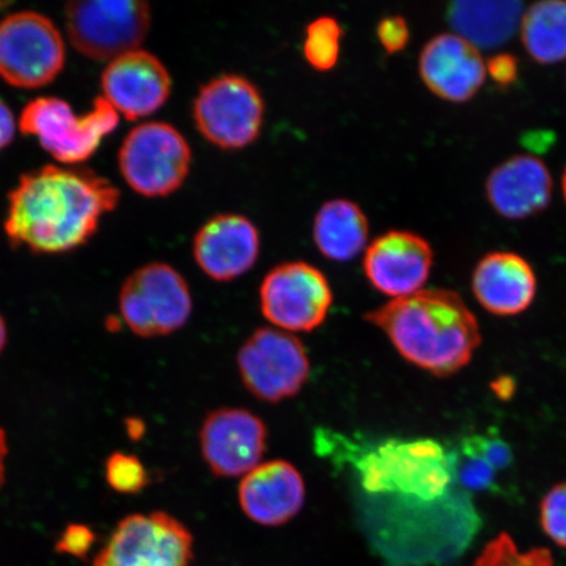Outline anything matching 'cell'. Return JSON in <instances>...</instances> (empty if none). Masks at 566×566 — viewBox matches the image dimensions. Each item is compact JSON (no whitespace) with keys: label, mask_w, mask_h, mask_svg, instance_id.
Listing matches in <instances>:
<instances>
[{"label":"cell","mask_w":566,"mask_h":566,"mask_svg":"<svg viewBox=\"0 0 566 566\" xmlns=\"http://www.w3.org/2000/svg\"><path fill=\"white\" fill-rule=\"evenodd\" d=\"M552 188L549 169L541 159L516 155L488 176L485 193L501 217L521 221L548 208Z\"/></svg>","instance_id":"obj_19"},{"label":"cell","mask_w":566,"mask_h":566,"mask_svg":"<svg viewBox=\"0 0 566 566\" xmlns=\"http://www.w3.org/2000/svg\"><path fill=\"white\" fill-rule=\"evenodd\" d=\"M518 60L509 53H500L486 62V75L501 87L511 86L518 77Z\"/></svg>","instance_id":"obj_31"},{"label":"cell","mask_w":566,"mask_h":566,"mask_svg":"<svg viewBox=\"0 0 566 566\" xmlns=\"http://www.w3.org/2000/svg\"><path fill=\"white\" fill-rule=\"evenodd\" d=\"M562 188H563L564 200L566 202V168L563 174Z\"/></svg>","instance_id":"obj_35"},{"label":"cell","mask_w":566,"mask_h":566,"mask_svg":"<svg viewBox=\"0 0 566 566\" xmlns=\"http://www.w3.org/2000/svg\"><path fill=\"white\" fill-rule=\"evenodd\" d=\"M521 39L526 52L541 65L566 60V2L543 0L523 13Z\"/></svg>","instance_id":"obj_23"},{"label":"cell","mask_w":566,"mask_h":566,"mask_svg":"<svg viewBox=\"0 0 566 566\" xmlns=\"http://www.w3.org/2000/svg\"><path fill=\"white\" fill-rule=\"evenodd\" d=\"M238 367L248 391L260 401L275 405L301 392L311 366L300 338L261 328L240 348Z\"/></svg>","instance_id":"obj_10"},{"label":"cell","mask_w":566,"mask_h":566,"mask_svg":"<svg viewBox=\"0 0 566 566\" xmlns=\"http://www.w3.org/2000/svg\"><path fill=\"white\" fill-rule=\"evenodd\" d=\"M455 459V478L473 491L493 490L500 473L513 463L512 450L494 436H472L463 441Z\"/></svg>","instance_id":"obj_24"},{"label":"cell","mask_w":566,"mask_h":566,"mask_svg":"<svg viewBox=\"0 0 566 566\" xmlns=\"http://www.w3.org/2000/svg\"><path fill=\"white\" fill-rule=\"evenodd\" d=\"M193 536L163 512L133 514L118 523L94 566H189Z\"/></svg>","instance_id":"obj_11"},{"label":"cell","mask_w":566,"mask_h":566,"mask_svg":"<svg viewBox=\"0 0 566 566\" xmlns=\"http://www.w3.org/2000/svg\"><path fill=\"white\" fill-rule=\"evenodd\" d=\"M122 193L83 166L49 165L20 177L9 195L4 232L10 243L33 253L62 254L95 237Z\"/></svg>","instance_id":"obj_1"},{"label":"cell","mask_w":566,"mask_h":566,"mask_svg":"<svg viewBox=\"0 0 566 566\" xmlns=\"http://www.w3.org/2000/svg\"><path fill=\"white\" fill-rule=\"evenodd\" d=\"M525 6L521 2H478L459 0L448 10L452 31L476 49L506 44L520 31Z\"/></svg>","instance_id":"obj_22"},{"label":"cell","mask_w":566,"mask_h":566,"mask_svg":"<svg viewBox=\"0 0 566 566\" xmlns=\"http://www.w3.org/2000/svg\"><path fill=\"white\" fill-rule=\"evenodd\" d=\"M19 123L9 104L0 98V151L9 147L15 139Z\"/></svg>","instance_id":"obj_32"},{"label":"cell","mask_w":566,"mask_h":566,"mask_svg":"<svg viewBox=\"0 0 566 566\" xmlns=\"http://www.w3.org/2000/svg\"><path fill=\"white\" fill-rule=\"evenodd\" d=\"M534 269L520 254L493 252L480 260L472 290L488 313L514 316L533 304L536 295Z\"/></svg>","instance_id":"obj_20"},{"label":"cell","mask_w":566,"mask_h":566,"mask_svg":"<svg viewBox=\"0 0 566 566\" xmlns=\"http://www.w3.org/2000/svg\"><path fill=\"white\" fill-rule=\"evenodd\" d=\"M9 454V444H7L6 431L0 428V490L6 481V458Z\"/></svg>","instance_id":"obj_33"},{"label":"cell","mask_w":566,"mask_h":566,"mask_svg":"<svg viewBox=\"0 0 566 566\" xmlns=\"http://www.w3.org/2000/svg\"><path fill=\"white\" fill-rule=\"evenodd\" d=\"M365 317L385 332L402 358L436 377L462 370L481 343L475 315L450 290L423 289Z\"/></svg>","instance_id":"obj_2"},{"label":"cell","mask_w":566,"mask_h":566,"mask_svg":"<svg viewBox=\"0 0 566 566\" xmlns=\"http://www.w3.org/2000/svg\"><path fill=\"white\" fill-rule=\"evenodd\" d=\"M105 480L113 491L122 494H137L148 484L140 460L124 452H115L106 460Z\"/></svg>","instance_id":"obj_27"},{"label":"cell","mask_w":566,"mask_h":566,"mask_svg":"<svg viewBox=\"0 0 566 566\" xmlns=\"http://www.w3.org/2000/svg\"><path fill=\"white\" fill-rule=\"evenodd\" d=\"M260 247V233L251 219L226 212L210 218L197 231L193 256L208 277L230 282L256 265Z\"/></svg>","instance_id":"obj_17"},{"label":"cell","mask_w":566,"mask_h":566,"mask_svg":"<svg viewBox=\"0 0 566 566\" xmlns=\"http://www.w3.org/2000/svg\"><path fill=\"white\" fill-rule=\"evenodd\" d=\"M541 525L552 542L566 548V483L556 485L542 501Z\"/></svg>","instance_id":"obj_28"},{"label":"cell","mask_w":566,"mask_h":566,"mask_svg":"<svg viewBox=\"0 0 566 566\" xmlns=\"http://www.w3.org/2000/svg\"><path fill=\"white\" fill-rule=\"evenodd\" d=\"M343 28L335 18H317L307 27L303 40L304 60L318 73L334 70L342 55Z\"/></svg>","instance_id":"obj_25"},{"label":"cell","mask_w":566,"mask_h":566,"mask_svg":"<svg viewBox=\"0 0 566 566\" xmlns=\"http://www.w3.org/2000/svg\"><path fill=\"white\" fill-rule=\"evenodd\" d=\"M434 253L427 239L394 230L374 239L364 253V272L370 285L392 300L423 290L433 268Z\"/></svg>","instance_id":"obj_15"},{"label":"cell","mask_w":566,"mask_h":566,"mask_svg":"<svg viewBox=\"0 0 566 566\" xmlns=\"http://www.w3.org/2000/svg\"><path fill=\"white\" fill-rule=\"evenodd\" d=\"M7 338H9V332H7L4 317L0 314V354H2L6 348Z\"/></svg>","instance_id":"obj_34"},{"label":"cell","mask_w":566,"mask_h":566,"mask_svg":"<svg viewBox=\"0 0 566 566\" xmlns=\"http://www.w3.org/2000/svg\"><path fill=\"white\" fill-rule=\"evenodd\" d=\"M118 124V113L102 96L83 115H77L63 98L35 97L24 106L19 118V129L24 136L38 139L61 166L73 167L94 157Z\"/></svg>","instance_id":"obj_4"},{"label":"cell","mask_w":566,"mask_h":566,"mask_svg":"<svg viewBox=\"0 0 566 566\" xmlns=\"http://www.w3.org/2000/svg\"><path fill=\"white\" fill-rule=\"evenodd\" d=\"M65 63V40L53 20L40 12L19 11L0 21V77L9 86L45 87Z\"/></svg>","instance_id":"obj_8"},{"label":"cell","mask_w":566,"mask_h":566,"mask_svg":"<svg viewBox=\"0 0 566 566\" xmlns=\"http://www.w3.org/2000/svg\"><path fill=\"white\" fill-rule=\"evenodd\" d=\"M192 148L168 123H142L127 133L118 151V167L133 192L147 198L171 196L187 181Z\"/></svg>","instance_id":"obj_5"},{"label":"cell","mask_w":566,"mask_h":566,"mask_svg":"<svg viewBox=\"0 0 566 566\" xmlns=\"http://www.w3.org/2000/svg\"><path fill=\"white\" fill-rule=\"evenodd\" d=\"M370 224L359 205L346 198L324 202L314 219V243L325 259L348 263L369 245Z\"/></svg>","instance_id":"obj_21"},{"label":"cell","mask_w":566,"mask_h":566,"mask_svg":"<svg viewBox=\"0 0 566 566\" xmlns=\"http://www.w3.org/2000/svg\"><path fill=\"white\" fill-rule=\"evenodd\" d=\"M95 534L84 525H70L63 531L59 542L55 544V551L59 554L83 557L86 556L94 546Z\"/></svg>","instance_id":"obj_30"},{"label":"cell","mask_w":566,"mask_h":566,"mask_svg":"<svg viewBox=\"0 0 566 566\" xmlns=\"http://www.w3.org/2000/svg\"><path fill=\"white\" fill-rule=\"evenodd\" d=\"M150 4L144 0H91L65 7L71 45L90 60L111 62L138 51L150 32Z\"/></svg>","instance_id":"obj_7"},{"label":"cell","mask_w":566,"mask_h":566,"mask_svg":"<svg viewBox=\"0 0 566 566\" xmlns=\"http://www.w3.org/2000/svg\"><path fill=\"white\" fill-rule=\"evenodd\" d=\"M101 86L102 97L119 117L139 122L166 105L172 77L157 55L138 49L108 62Z\"/></svg>","instance_id":"obj_13"},{"label":"cell","mask_w":566,"mask_h":566,"mask_svg":"<svg viewBox=\"0 0 566 566\" xmlns=\"http://www.w3.org/2000/svg\"><path fill=\"white\" fill-rule=\"evenodd\" d=\"M119 314L134 335L145 338L174 334L192 315L188 282L166 263L142 265L119 292Z\"/></svg>","instance_id":"obj_9"},{"label":"cell","mask_w":566,"mask_h":566,"mask_svg":"<svg viewBox=\"0 0 566 566\" xmlns=\"http://www.w3.org/2000/svg\"><path fill=\"white\" fill-rule=\"evenodd\" d=\"M192 113L196 129L209 144L237 151L259 139L265 102L256 84L245 76L223 74L198 91Z\"/></svg>","instance_id":"obj_6"},{"label":"cell","mask_w":566,"mask_h":566,"mask_svg":"<svg viewBox=\"0 0 566 566\" xmlns=\"http://www.w3.org/2000/svg\"><path fill=\"white\" fill-rule=\"evenodd\" d=\"M377 38L388 54L405 51L410 40L408 21L399 15L381 19L377 27Z\"/></svg>","instance_id":"obj_29"},{"label":"cell","mask_w":566,"mask_h":566,"mask_svg":"<svg viewBox=\"0 0 566 566\" xmlns=\"http://www.w3.org/2000/svg\"><path fill=\"white\" fill-rule=\"evenodd\" d=\"M303 478L293 464L273 460L259 464L239 485V502L248 518L261 526H282L302 511Z\"/></svg>","instance_id":"obj_18"},{"label":"cell","mask_w":566,"mask_h":566,"mask_svg":"<svg viewBox=\"0 0 566 566\" xmlns=\"http://www.w3.org/2000/svg\"><path fill=\"white\" fill-rule=\"evenodd\" d=\"M268 429L247 409H217L205 419L200 442L205 462L218 478L245 476L264 457Z\"/></svg>","instance_id":"obj_14"},{"label":"cell","mask_w":566,"mask_h":566,"mask_svg":"<svg viewBox=\"0 0 566 566\" xmlns=\"http://www.w3.org/2000/svg\"><path fill=\"white\" fill-rule=\"evenodd\" d=\"M334 293L321 269L290 261L272 269L260 286V304L268 322L289 332H311L325 322Z\"/></svg>","instance_id":"obj_12"},{"label":"cell","mask_w":566,"mask_h":566,"mask_svg":"<svg viewBox=\"0 0 566 566\" xmlns=\"http://www.w3.org/2000/svg\"><path fill=\"white\" fill-rule=\"evenodd\" d=\"M475 566H554V557L544 548L521 552L511 536L501 534L481 552Z\"/></svg>","instance_id":"obj_26"},{"label":"cell","mask_w":566,"mask_h":566,"mask_svg":"<svg viewBox=\"0 0 566 566\" xmlns=\"http://www.w3.org/2000/svg\"><path fill=\"white\" fill-rule=\"evenodd\" d=\"M367 491L396 493L430 504L450 493L455 481L454 454L431 440L389 441L360 467Z\"/></svg>","instance_id":"obj_3"},{"label":"cell","mask_w":566,"mask_h":566,"mask_svg":"<svg viewBox=\"0 0 566 566\" xmlns=\"http://www.w3.org/2000/svg\"><path fill=\"white\" fill-rule=\"evenodd\" d=\"M419 71L431 94L455 104L475 97L488 76L486 62L479 49L454 32L437 34L427 42Z\"/></svg>","instance_id":"obj_16"}]
</instances>
